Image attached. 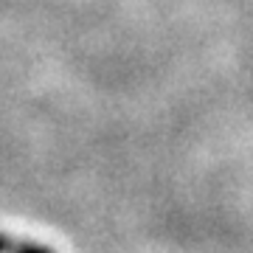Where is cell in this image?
<instances>
[{"instance_id": "cell-2", "label": "cell", "mask_w": 253, "mask_h": 253, "mask_svg": "<svg viewBox=\"0 0 253 253\" xmlns=\"http://www.w3.org/2000/svg\"><path fill=\"white\" fill-rule=\"evenodd\" d=\"M11 251H14V242L6 234H0V253H11Z\"/></svg>"}, {"instance_id": "cell-1", "label": "cell", "mask_w": 253, "mask_h": 253, "mask_svg": "<svg viewBox=\"0 0 253 253\" xmlns=\"http://www.w3.org/2000/svg\"><path fill=\"white\" fill-rule=\"evenodd\" d=\"M11 253H54V251H48L45 245L23 242V245H14V251H11Z\"/></svg>"}]
</instances>
